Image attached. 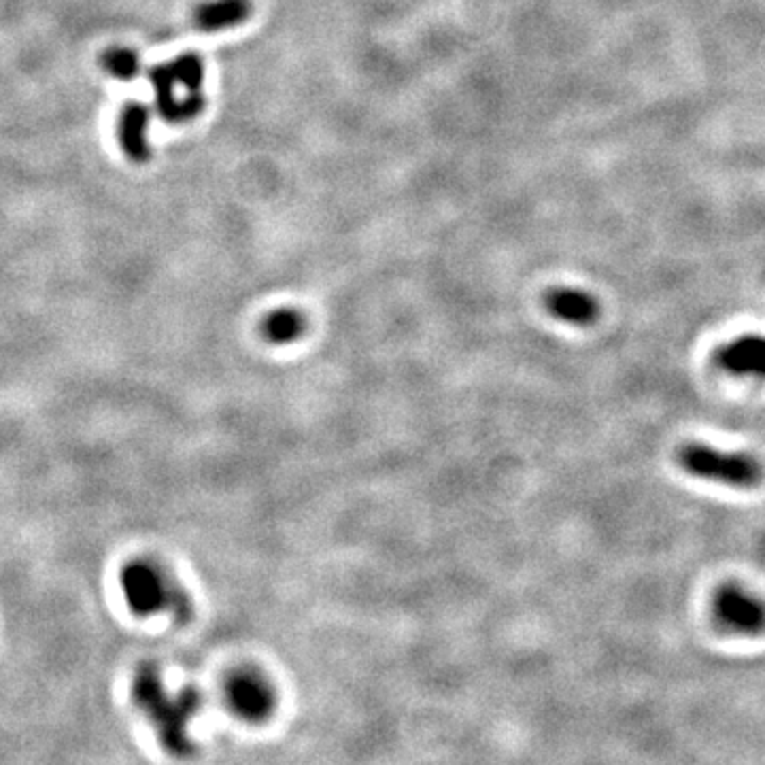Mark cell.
Instances as JSON below:
<instances>
[{
    "label": "cell",
    "instance_id": "6da1fadb",
    "mask_svg": "<svg viewBox=\"0 0 765 765\" xmlns=\"http://www.w3.org/2000/svg\"><path fill=\"white\" fill-rule=\"evenodd\" d=\"M130 693L134 706L143 710L156 727L157 738L168 755L177 759L194 755L196 746L187 735V725L202 706V695L194 687H185L177 695H168L157 667L145 661L134 670Z\"/></svg>",
    "mask_w": 765,
    "mask_h": 765
},
{
    "label": "cell",
    "instance_id": "7a4b0ae2",
    "mask_svg": "<svg viewBox=\"0 0 765 765\" xmlns=\"http://www.w3.org/2000/svg\"><path fill=\"white\" fill-rule=\"evenodd\" d=\"M119 581H122V591L128 608L136 616H151L162 610H170V615L179 623L191 621L194 606H191L190 595L179 585H174L151 561H130L123 565Z\"/></svg>",
    "mask_w": 765,
    "mask_h": 765
},
{
    "label": "cell",
    "instance_id": "3957f363",
    "mask_svg": "<svg viewBox=\"0 0 765 765\" xmlns=\"http://www.w3.org/2000/svg\"><path fill=\"white\" fill-rule=\"evenodd\" d=\"M676 459L684 472L735 489H752L763 480L761 462L748 453L723 451L700 442H689L680 446Z\"/></svg>",
    "mask_w": 765,
    "mask_h": 765
},
{
    "label": "cell",
    "instance_id": "277c9868",
    "mask_svg": "<svg viewBox=\"0 0 765 765\" xmlns=\"http://www.w3.org/2000/svg\"><path fill=\"white\" fill-rule=\"evenodd\" d=\"M225 701L242 721L264 723L276 710V691L262 672L241 667L225 680Z\"/></svg>",
    "mask_w": 765,
    "mask_h": 765
},
{
    "label": "cell",
    "instance_id": "5b68a950",
    "mask_svg": "<svg viewBox=\"0 0 765 765\" xmlns=\"http://www.w3.org/2000/svg\"><path fill=\"white\" fill-rule=\"evenodd\" d=\"M714 615L725 627L742 633L765 629V602L740 587H723L714 598Z\"/></svg>",
    "mask_w": 765,
    "mask_h": 765
},
{
    "label": "cell",
    "instance_id": "8992f818",
    "mask_svg": "<svg viewBox=\"0 0 765 765\" xmlns=\"http://www.w3.org/2000/svg\"><path fill=\"white\" fill-rule=\"evenodd\" d=\"M149 81L153 85V92H156V109L160 113V117L168 123H185L196 119L207 106V100L200 92L187 94L185 98H177L174 96V88H177V79H174L173 71H170L168 62L166 64H157L149 68Z\"/></svg>",
    "mask_w": 765,
    "mask_h": 765
},
{
    "label": "cell",
    "instance_id": "52a82bcc",
    "mask_svg": "<svg viewBox=\"0 0 765 765\" xmlns=\"http://www.w3.org/2000/svg\"><path fill=\"white\" fill-rule=\"evenodd\" d=\"M544 309L553 319L576 327H589L599 319V302L582 287L555 285L542 298Z\"/></svg>",
    "mask_w": 765,
    "mask_h": 765
},
{
    "label": "cell",
    "instance_id": "ba28073f",
    "mask_svg": "<svg viewBox=\"0 0 765 765\" xmlns=\"http://www.w3.org/2000/svg\"><path fill=\"white\" fill-rule=\"evenodd\" d=\"M714 364L729 374L765 377V336L748 334L714 351Z\"/></svg>",
    "mask_w": 765,
    "mask_h": 765
},
{
    "label": "cell",
    "instance_id": "9c48e42d",
    "mask_svg": "<svg viewBox=\"0 0 765 765\" xmlns=\"http://www.w3.org/2000/svg\"><path fill=\"white\" fill-rule=\"evenodd\" d=\"M149 109L139 100H128L117 117V140L128 160L143 164L151 157V147L147 140Z\"/></svg>",
    "mask_w": 765,
    "mask_h": 765
},
{
    "label": "cell",
    "instance_id": "30bf717a",
    "mask_svg": "<svg viewBox=\"0 0 765 765\" xmlns=\"http://www.w3.org/2000/svg\"><path fill=\"white\" fill-rule=\"evenodd\" d=\"M251 9V0H208L196 7L194 26L207 34L228 30L247 21Z\"/></svg>",
    "mask_w": 765,
    "mask_h": 765
},
{
    "label": "cell",
    "instance_id": "8fae6325",
    "mask_svg": "<svg viewBox=\"0 0 765 765\" xmlns=\"http://www.w3.org/2000/svg\"><path fill=\"white\" fill-rule=\"evenodd\" d=\"M306 326L309 323H306L302 310L285 306V309H276L264 317L262 323H259V334H262L266 343L283 347V344L298 343L304 336Z\"/></svg>",
    "mask_w": 765,
    "mask_h": 765
},
{
    "label": "cell",
    "instance_id": "7c38bea8",
    "mask_svg": "<svg viewBox=\"0 0 765 765\" xmlns=\"http://www.w3.org/2000/svg\"><path fill=\"white\" fill-rule=\"evenodd\" d=\"M100 66L119 81H130L140 72L139 54L128 47H109L102 51Z\"/></svg>",
    "mask_w": 765,
    "mask_h": 765
},
{
    "label": "cell",
    "instance_id": "4fadbf2b",
    "mask_svg": "<svg viewBox=\"0 0 765 765\" xmlns=\"http://www.w3.org/2000/svg\"><path fill=\"white\" fill-rule=\"evenodd\" d=\"M170 71H173L174 79H177V85H183L187 89V94H196L200 92L202 83H204V75H207V71H204V62L198 54H181L179 58H174L173 62H168Z\"/></svg>",
    "mask_w": 765,
    "mask_h": 765
}]
</instances>
